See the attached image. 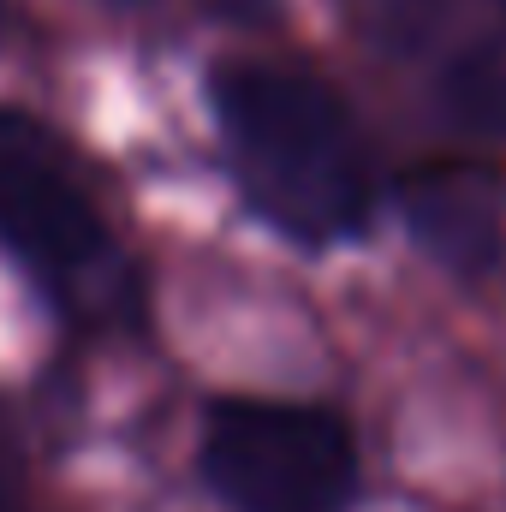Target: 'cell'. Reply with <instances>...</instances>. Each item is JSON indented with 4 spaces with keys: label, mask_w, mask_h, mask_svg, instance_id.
Here are the masks:
<instances>
[{
    "label": "cell",
    "mask_w": 506,
    "mask_h": 512,
    "mask_svg": "<svg viewBox=\"0 0 506 512\" xmlns=\"http://www.w3.org/2000/svg\"><path fill=\"white\" fill-rule=\"evenodd\" d=\"M435 102L453 126L506 137V36H483L447 54L435 72Z\"/></svg>",
    "instance_id": "obj_5"
},
{
    "label": "cell",
    "mask_w": 506,
    "mask_h": 512,
    "mask_svg": "<svg viewBox=\"0 0 506 512\" xmlns=\"http://www.w3.org/2000/svg\"><path fill=\"white\" fill-rule=\"evenodd\" d=\"M0 512H30V507H24L18 495H6V489H0Z\"/></svg>",
    "instance_id": "obj_8"
},
{
    "label": "cell",
    "mask_w": 506,
    "mask_h": 512,
    "mask_svg": "<svg viewBox=\"0 0 506 512\" xmlns=\"http://www.w3.org/2000/svg\"><path fill=\"white\" fill-rule=\"evenodd\" d=\"M197 465L233 512H346L364 483L352 423L298 399L209 405Z\"/></svg>",
    "instance_id": "obj_3"
},
{
    "label": "cell",
    "mask_w": 506,
    "mask_h": 512,
    "mask_svg": "<svg viewBox=\"0 0 506 512\" xmlns=\"http://www.w3.org/2000/svg\"><path fill=\"white\" fill-rule=\"evenodd\" d=\"M459 0H340L346 30L364 36L381 54H423L441 42V30L453 24Z\"/></svg>",
    "instance_id": "obj_6"
},
{
    "label": "cell",
    "mask_w": 506,
    "mask_h": 512,
    "mask_svg": "<svg viewBox=\"0 0 506 512\" xmlns=\"http://www.w3.org/2000/svg\"><path fill=\"white\" fill-rule=\"evenodd\" d=\"M411 239L459 280L506 274V173L477 161H429L399 179Z\"/></svg>",
    "instance_id": "obj_4"
},
{
    "label": "cell",
    "mask_w": 506,
    "mask_h": 512,
    "mask_svg": "<svg viewBox=\"0 0 506 512\" xmlns=\"http://www.w3.org/2000/svg\"><path fill=\"white\" fill-rule=\"evenodd\" d=\"M0 245L42 286V298L84 322L120 328L137 316V268L84 191L66 143L24 108L0 102Z\"/></svg>",
    "instance_id": "obj_2"
},
{
    "label": "cell",
    "mask_w": 506,
    "mask_h": 512,
    "mask_svg": "<svg viewBox=\"0 0 506 512\" xmlns=\"http://www.w3.org/2000/svg\"><path fill=\"white\" fill-rule=\"evenodd\" d=\"M0 30H6V0H0Z\"/></svg>",
    "instance_id": "obj_9"
},
{
    "label": "cell",
    "mask_w": 506,
    "mask_h": 512,
    "mask_svg": "<svg viewBox=\"0 0 506 512\" xmlns=\"http://www.w3.org/2000/svg\"><path fill=\"white\" fill-rule=\"evenodd\" d=\"M197 6H209L215 18H233V24H256V18H268L280 0H197Z\"/></svg>",
    "instance_id": "obj_7"
},
{
    "label": "cell",
    "mask_w": 506,
    "mask_h": 512,
    "mask_svg": "<svg viewBox=\"0 0 506 512\" xmlns=\"http://www.w3.org/2000/svg\"><path fill=\"white\" fill-rule=\"evenodd\" d=\"M501 12H506V0H501Z\"/></svg>",
    "instance_id": "obj_10"
},
{
    "label": "cell",
    "mask_w": 506,
    "mask_h": 512,
    "mask_svg": "<svg viewBox=\"0 0 506 512\" xmlns=\"http://www.w3.org/2000/svg\"><path fill=\"white\" fill-rule=\"evenodd\" d=\"M209 114L245 203L280 239L328 251L370 227V149L334 84L280 60H233L209 78Z\"/></svg>",
    "instance_id": "obj_1"
}]
</instances>
